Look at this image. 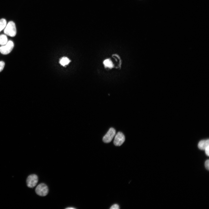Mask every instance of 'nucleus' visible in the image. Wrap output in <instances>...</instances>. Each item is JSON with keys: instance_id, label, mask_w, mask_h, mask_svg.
Masks as SVG:
<instances>
[{"instance_id": "f257e3e1", "label": "nucleus", "mask_w": 209, "mask_h": 209, "mask_svg": "<svg viewBox=\"0 0 209 209\" xmlns=\"http://www.w3.org/2000/svg\"><path fill=\"white\" fill-rule=\"evenodd\" d=\"M4 32L6 35L10 37L15 36L17 31L15 23L12 21H9L4 28Z\"/></svg>"}, {"instance_id": "f03ea898", "label": "nucleus", "mask_w": 209, "mask_h": 209, "mask_svg": "<svg viewBox=\"0 0 209 209\" xmlns=\"http://www.w3.org/2000/svg\"><path fill=\"white\" fill-rule=\"evenodd\" d=\"M35 190L37 194L41 196H46L48 192V187L44 183H41L38 185L36 188Z\"/></svg>"}, {"instance_id": "7ed1b4c3", "label": "nucleus", "mask_w": 209, "mask_h": 209, "mask_svg": "<svg viewBox=\"0 0 209 209\" xmlns=\"http://www.w3.org/2000/svg\"><path fill=\"white\" fill-rule=\"evenodd\" d=\"M14 46L13 42L11 40H9L6 44L0 47V52L4 55L8 54L12 51Z\"/></svg>"}, {"instance_id": "20e7f679", "label": "nucleus", "mask_w": 209, "mask_h": 209, "mask_svg": "<svg viewBox=\"0 0 209 209\" xmlns=\"http://www.w3.org/2000/svg\"><path fill=\"white\" fill-rule=\"evenodd\" d=\"M38 181L37 176L35 174L29 175L26 179V184L28 187L33 188L37 185Z\"/></svg>"}, {"instance_id": "39448f33", "label": "nucleus", "mask_w": 209, "mask_h": 209, "mask_svg": "<svg viewBox=\"0 0 209 209\" xmlns=\"http://www.w3.org/2000/svg\"><path fill=\"white\" fill-rule=\"evenodd\" d=\"M116 134V131L113 128H111L107 133L104 136L102 140L103 141L106 143L110 142L115 136Z\"/></svg>"}, {"instance_id": "423d86ee", "label": "nucleus", "mask_w": 209, "mask_h": 209, "mask_svg": "<svg viewBox=\"0 0 209 209\" xmlns=\"http://www.w3.org/2000/svg\"><path fill=\"white\" fill-rule=\"evenodd\" d=\"M114 137L113 143L116 146H120L125 141V136L121 132H118L116 134Z\"/></svg>"}, {"instance_id": "0eeeda50", "label": "nucleus", "mask_w": 209, "mask_h": 209, "mask_svg": "<svg viewBox=\"0 0 209 209\" xmlns=\"http://www.w3.org/2000/svg\"><path fill=\"white\" fill-rule=\"evenodd\" d=\"M198 147L200 149L204 150L209 146V140L208 139L203 140L200 141L198 144Z\"/></svg>"}, {"instance_id": "6e6552de", "label": "nucleus", "mask_w": 209, "mask_h": 209, "mask_svg": "<svg viewBox=\"0 0 209 209\" xmlns=\"http://www.w3.org/2000/svg\"><path fill=\"white\" fill-rule=\"evenodd\" d=\"M8 42L7 36L5 35H0V45L3 46L6 44Z\"/></svg>"}, {"instance_id": "1a4fd4ad", "label": "nucleus", "mask_w": 209, "mask_h": 209, "mask_svg": "<svg viewBox=\"0 0 209 209\" xmlns=\"http://www.w3.org/2000/svg\"><path fill=\"white\" fill-rule=\"evenodd\" d=\"M70 62V60L67 57H64L61 58L60 63L61 65L64 66L68 64Z\"/></svg>"}, {"instance_id": "9d476101", "label": "nucleus", "mask_w": 209, "mask_h": 209, "mask_svg": "<svg viewBox=\"0 0 209 209\" xmlns=\"http://www.w3.org/2000/svg\"><path fill=\"white\" fill-rule=\"evenodd\" d=\"M7 24L6 21L4 19H0V32L4 29Z\"/></svg>"}, {"instance_id": "9b49d317", "label": "nucleus", "mask_w": 209, "mask_h": 209, "mask_svg": "<svg viewBox=\"0 0 209 209\" xmlns=\"http://www.w3.org/2000/svg\"><path fill=\"white\" fill-rule=\"evenodd\" d=\"M104 65L107 67L112 68L113 67V64L112 62L109 59H106L103 62Z\"/></svg>"}, {"instance_id": "f8f14e48", "label": "nucleus", "mask_w": 209, "mask_h": 209, "mask_svg": "<svg viewBox=\"0 0 209 209\" xmlns=\"http://www.w3.org/2000/svg\"><path fill=\"white\" fill-rule=\"evenodd\" d=\"M5 66V63L2 61H0V72L3 69Z\"/></svg>"}, {"instance_id": "ddd939ff", "label": "nucleus", "mask_w": 209, "mask_h": 209, "mask_svg": "<svg viewBox=\"0 0 209 209\" xmlns=\"http://www.w3.org/2000/svg\"><path fill=\"white\" fill-rule=\"evenodd\" d=\"M205 165L206 169L208 170L209 169V161L208 160H206L205 162Z\"/></svg>"}, {"instance_id": "4468645a", "label": "nucleus", "mask_w": 209, "mask_h": 209, "mask_svg": "<svg viewBox=\"0 0 209 209\" xmlns=\"http://www.w3.org/2000/svg\"><path fill=\"white\" fill-rule=\"evenodd\" d=\"M119 206L117 204H114L110 208V209H119Z\"/></svg>"}, {"instance_id": "2eb2a0df", "label": "nucleus", "mask_w": 209, "mask_h": 209, "mask_svg": "<svg viewBox=\"0 0 209 209\" xmlns=\"http://www.w3.org/2000/svg\"><path fill=\"white\" fill-rule=\"evenodd\" d=\"M209 146H208L204 150H205V152L206 154L208 156L209 155Z\"/></svg>"}, {"instance_id": "dca6fc26", "label": "nucleus", "mask_w": 209, "mask_h": 209, "mask_svg": "<svg viewBox=\"0 0 209 209\" xmlns=\"http://www.w3.org/2000/svg\"><path fill=\"white\" fill-rule=\"evenodd\" d=\"M67 208V209H70V208H71V209H74V208Z\"/></svg>"}]
</instances>
